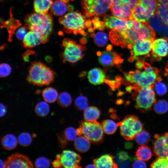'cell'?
<instances>
[{"label":"cell","instance_id":"6da1fadb","mask_svg":"<svg viewBox=\"0 0 168 168\" xmlns=\"http://www.w3.org/2000/svg\"><path fill=\"white\" fill-rule=\"evenodd\" d=\"M109 36L114 45L130 49L133 43L139 40L148 39L154 40L156 33L147 22L129 20L126 27L111 30Z\"/></svg>","mask_w":168,"mask_h":168},{"label":"cell","instance_id":"7a4b0ae2","mask_svg":"<svg viewBox=\"0 0 168 168\" xmlns=\"http://www.w3.org/2000/svg\"><path fill=\"white\" fill-rule=\"evenodd\" d=\"M25 21L27 29L40 35L43 44L48 41L53 25V19L50 14L35 12L27 15Z\"/></svg>","mask_w":168,"mask_h":168},{"label":"cell","instance_id":"3957f363","mask_svg":"<svg viewBox=\"0 0 168 168\" xmlns=\"http://www.w3.org/2000/svg\"><path fill=\"white\" fill-rule=\"evenodd\" d=\"M86 17L78 12H71L61 16L59 22L66 33L86 36L85 30L92 27V21L87 19Z\"/></svg>","mask_w":168,"mask_h":168},{"label":"cell","instance_id":"277c9868","mask_svg":"<svg viewBox=\"0 0 168 168\" xmlns=\"http://www.w3.org/2000/svg\"><path fill=\"white\" fill-rule=\"evenodd\" d=\"M143 71L139 69L124 73L126 81L140 86H153L159 77L157 69L146 62H143Z\"/></svg>","mask_w":168,"mask_h":168},{"label":"cell","instance_id":"5b68a950","mask_svg":"<svg viewBox=\"0 0 168 168\" xmlns=\"http://www.w3.org/2000/svg\"><path fill=\"white\" fill-rule=\"evenodd\" d=\"M55 72L42 62L31 63L26 80L30 84L39 86L48 85L54 80Z\"/></svg>","mask_w":168,"mask_h":168},{"label":"cell","instance_id":"8992f818","mask_svg":"<svg viewBox=\"0 0 168 168\" xmlns=\"http://www.w3.org/2000/svg\"><path fill=\"white\" fill-rule=\"evenodd\" d=\"M152 86H140L135 84L133 86L135 91L132 96V99L135 101V107L141 112L149 110L156 101Z\"/></svg>","mask_w":168,"mask_h":168},{"label":"cell","instance_id":"52a82bcc","mask_svg":"<svg viewBox=\"0 0 168 168\" xmlns=\"http://www.w3.org/2000/svg\"><path fill=\"white\" fill-rule=\"evenodd\" d=\"M62 46L64 51L60 53V57L63 63L77 62L83 57V51L86 49L84 46L77 44L74 40L68 38L63 40Z\"/></svg>","mask_w":168,"mask_h":168},{"label":"cell","instance_id":"ba28073f","mask_svg":"<svg viewBox=\"0 0 168 168\" xmlns=\"http://www.w3.org/2000/svg\"><path fill=\"white\" fill-rule=\"evenodd\" d=\"M83 12L87 17L102 16L110 9L112 0H81Z\"/></svg>","mask_w":168,"mask_h":168},{"label":"cell","instance_id":"9c48e42d","mask_svg":"<svg viewBox=\"0 0 168 168\" xmlns=\"http://www.w3.org/2000/svg\"><path fill=\"white\" fill-rule=\"evenodd\" d=\"M118 125L120 126L121 135L128 141L133 140L143 127V124L138 118L132 115L126 116Z\"/></svg>","mask_w":168,"mask_h":168},{"label":"cell","instance_id":"30bf717a","mask_svg":"<svg viewBox=\"0 0 168 168\" xmlns=\"http://www.w3.org/2000/svg\"><path fill=\"white\" fill-rule=\"evenodd\" d=\"M140 0H112L110 10L113 16L124 20H133L132 12Z\"/></svg>","mask_w":168,"mask_h":168},{"label":"cell","instance_id":"8fae6325","mask_svg":"<svg viewBox=\"0 0 168 168\" xmlns=\"http://www.w3.org/2000/svg\"><path fill=\"white\" fill-rule=\"evenodd\" d=\"M80 127L82 129L83 134L93 143L97 144L103 140L104 132L101 124L96 121H82Z\"/></svg>","mask_w":168,"mask_h":168},{"label":"cell","instance_id":"7c38bea8","mask_svg":"<svg viewBox=\"0 0 168 168\" xmlns=\"http://www.w3.org/2000/svg\"><path fill=\"white\" fill-rule=\"evenodd\" d=\"M153 41L150 39H141L134 43L130 49L131 56L129 61H133L142 56H149L152 50Z\"/></svg>","mask_w":168,"mask_h":168},{"label":"cell","instance_id":"4fadbf2b","mask_svg":"<svg viewBox=\"0 0 168 168\" xmlns=\"http://www.w3.org/2000/svg\"><path fill=\"white\" fill-rule=\"evenodd\" d=\"M56 159L60 160L62 166L66 168H79L81 158L76 152L70 150L63 151L61 154L56 156Z\"/></svg>","mask_w":168,"mask_h":168},{"label":"cell","instance_id":"5bb4252c","mask_svg":"<svg viewBox=\"0 0 168 168\" xmlns=\"http://www.w3.org/2000/svg\"><path fill=\"white\" fill-rule=\"evenodd\" d=\"M153 150L155 155L159 157L168 158V133L160 135L155 134Z\"/></svg>","mask_w":168,"mask_h":168},{"label":"cell","instance_id":"9a60e30c","mask_svg":"<svg viewBox=\"0 0 168 168\" xmlns=\"http://www.w3.org/2000/svg\"><path fill=\"white\" fill-rule=\"evenodd\" d=\"M6 168L33 167V166L29 158L19 153H16L9 156L5 161Z\"/></svg>","mask_w":168,"mask_h":168},{"label":"cell","instance_id":"2e32d148","mask_svg":"<svg viewBox=\"0 0 168 168\" xmlns=\"http://www.w3.org/2000/svg\"><path fill=\"white\" fill-rule=\"evenodd\" d=\"M98 60L101 65L106 67L119 66L123 61L120 56L115 52L107 50L101 53Z\"/></svg>","mask_w":168,"mask_h":168},{"label":"cell","instance_id":"e0dca14e","mask_svg":"<svg viewBox=\"0 0 168 168\" xmlns=\"http://www.w3.org/2000/svg\"><path fill=\"white\" fill-rule=\"evenodd\" d=\"M168 54V41L165 37L154 40L151 54L154 58L159 59Z\"/></svg>","mask_w":168,"mask_h":168},{"label":"cell","instance_id":"ac0fdd59","mask_svg":"<svg viewBox=\"0 0 168 168\" xmlns=\"http://www.w3.org/2000/svg\"><path fill=\"white\" fill-rule=\"evenodd\" d=\"M154 13L151 12L139 2L133 9V20L140 22H147Z\"/></svg>","mask_w":168,"mask_h":168},{"label":"cell","instance_id":"d6986e66","mask_svg":"<svg viewBox=\"0 0 168 168\" xmlns=\"http://www.w3.org/2000/svg\"><path fill=\"white\" fill-rule=\"evenodd\" d=\"M128 20L107 15L104 17L103 21L106 27L112 30L120 29L126 27L128 25Z\"/></svg>","mask_w":168,"mask_h":168},{"label":"cell","instance_id":"ffe728a7","mask_svg":"<svg viewBox=\"0 0 168 168\" xmlns=\"http://www.w3.org/2000/svg\"><path fill=\"white\" fill-rule=\"evenodd\" d=\"M106 77L105 72L100 68H92L88 73L87 78L89 81L94 85L103 83L106 80Z\"/></svg>","mask_w":168,"mask_h":168},{"label":"cell","instance_id":"44dd1931","mask_svg":"<svg viewBox=\"0 0 168 168\" xmlns=\"http://www.w3.org/2000/svg\"><path fill=\"white\" fill-rule=\"evenodd\" d=\"M22 40L23 46L26 49H31L42 43L40 35L31 30L27 33Z\"/></svg>","mask_w":168,"mask_h":168},{"label":"cell","instance_id":"7402d4cb","mask_svg":"<svg viewBox=\"0 0 168 168\" xmlns=\"http://www.w3.org/2000/svg\"><path fill=\"white\" fill-rule=\"evenodd\" d=\"M114 157L111 155L106 154L95 159L93 163L96 167L100 168H117V165L114 161Z\"/></svg>","mask_w":168,"mask_h":168},{"label":"cell","instance_id":"603a6c76","mask_svg":"<svg viewBox=\"0 0 168 168\" xmlns=\"http://www.w3.org/2000/svg\"><path fill=\"white\" fill-rule=\"evenodd\" d=\"M156 11L162 21L168 26V0H157Z\"/></svg>","mask_w":168,"mask_h":168},{"label":"cell","instance_id":"cb8c5ba5","mask_svg":"<svg viewBox=\"0 0 168 168\" xmlns=\"http://www.w3.org/2000/svg\"><path fill=\"white\" fill-rule=\"evenodd\" d=\"M54 0H34V7L35 12L46 14L50 9Z\"/></svg>","mask_w":168,"mask_h":168},{"label":"cell","instance_id":"d4e9b609","mask_svg":"<svg viewBox=\"0 0 168 168\" xmlns=\"http://www.w3.org/2000/svg\"><path fill=\"white\" fill-rule=\"evenodd\" d=\"M91 142L84 136L80 135L75 140L74 147L78 151L80 152H85L90 149Z\"/></svg>","mask_w":168,"mask_h":168},{"label":"cell","instance_id":"484cf974","mask_svg":"<svg viewBox=\"0 0 168 168\" xmlns=\"http://www.w3.org/2000/svg\"><path fill=\"white\" fill-rule=\"evenodd\" d=\"M66 3L60 0H54L50 8L51 12L56 16H63L68 9Z\"/></svg>","mask_w":168,"mask_h":168},{"label":"cell","instance_id":"4316f807","mask_svg":"<svg viewBox=\"0 0 168 168\" xmlns=\"http://www.w3.org/2000/svg\"><path fill=\"white\" fill-rule=\"evenodd\" d=\"M135 156L138 159L147 162L152 157L153 154L148 147L142 145L137 148L135 152Z\"/></svg>","mask_w":168,"mask_h":168},{"label":"cell","instance_id":"83f0119b","mask_svg":"<svg viewBox=\"0 0 168 168\" xmlns=\"http://www.w3.org/2000/svg\"><path fill=\"white\" fill-rule=\"evenodd\" d=\"M18 143L16 136L12 134H8L2 138L1 143L2 147L7 150H11L15 148Z\"/></svg>","mask_w":168,"mask_h":168},{"label":"cell","instance_id":"f1b7e54d","mask_svg":"<svg viewBox=\"0 0 168 168\" xmlns=\"http://www.w3.org/2000/svg\"><path fill=\"white\" fill-rule=\"evenodd\" d=\"M100 111L97 107L91 106L87 108L84 111V120L88 121H94L98 119L100 115Z\"/></svg>","mask_w":168,"mask_h":168},{"label":"cell","instance_id":"f546056e","mask_svg":"<svg viewBox=\"0 0 168 168\" xmlns=\"http://www.w3.org/2000/svg\"><path fill=\"white\" fill-rule=\"evenodd\" d=\"M42 96L45 101L50 103L55 101L58 96L57 91L50 87L46 88L43 90Z\"/></svg>","mask_w":168,"mask_h":168},{"label":"cell","instance_id":"4dcf8cb0","mask_svg":"<svg viewBox=\"0 0 168 168\" xmlns=\"http://www.w3.org/2000/svg\"><path fill=\"white\" fill-rule=\"evenodd\" d=\"M50 111L48 103L45 101H41L38 103L35 108L36 114L40 117H44L47 115Z\"/></svg>","mask_w":168,"mask_h":168},{"label":"cell","instance_id":"1f68e13d","mask_svg":"<svg viewBox=\"0 0 168 168\" xmlns=\"http://www.w3.org/2000/svg\"><path fill=\"white\" fill-rule=\"evenodd\" d=\"M104 132L108 134H111L116 131L118 126L114 121L107 119L103 121L101 124Z\"/></svg>","mask_w":168,"mask_h":168},{"label":"cell","instance_id":"d6a6232c","mask_svg":"<svg viewBox=\"0 0 168 168\" xmlns=\"http://www.w3.org/2000/svg\"><path fill=\"white\" fill-rule=\"evenodd\" d=\"M91 36L93 38L95 44L99 47L105 46L108 41V36L105 33L98 32L96 33H92Z\"/></svg>","mask_w":168,"mask_h":168},{"label":"cell","instance_id":"836d02e7","mask_svg":"<svg viewBox=\"0 0 168 168\" xmlns=\"http://www.w3.org/2000/svg\"><path fill=\"white\" fill-rule=\"evenodd\" d=\"M135 138L136 143L139 145H145L149 142L151 136L148 131L142 129L137 134Z\"/></svg>","mask_w":168,"mask_h":168},{"label":"cell","instance_id":"e575fe53","mask_svg":"<svg viewBox=\"0 0 168 168\" xmlns=\"http://www.w3.org/2000/svg\"><path fill=\"white\" fill-rule=\"evenodd\" d=\"M154 104V110L157 114H163L168 111V102L165 100H159Z\"/></svg>","mask_w":168,"mask_h":168},{"label":"cell","instance_id":"d590c367","mask_svg":"<svg viewBox=\"0 0 168 168\" xmlns=\"http://www.w3.org/2000/svg\"><path fill=\"white\" fill-rule=\"evenodd\" d=\"M57 102L60 106L63 107H67L72 103V97L68 93L66 92H63L61 93L58 96Z\"/></svg>","mask_w":168,"mask_h":168},{"label":"cell","instance_id":"8d00e7d4","mask_svg":"<svg viewBox=\"0 0 168 168\" xmlns=\"http://www.w3.org/2000/svg\"><path fill=\"white\" fill-rule=\"evenodd\" d=\"M18 143L21 146L26 147L29 146L32 142L31 135L27 132L21 133L17 138Z\"/></svg>","mask_w":168,"mask_h":168},{"label":"cell","instance_id":"74e56055","mask_svg":"<svg viewBox=\"0 0 168 168\" xmlns=\"http://www.w3.org/2000/svg\"><path fill=\"white\" fill-rule=\"evenodd\" d=\"M74 104L77 110H85L88 105L87 98L83 96H80L76 99Z\"/></svg>","mask_w":168,"mask_h":168},{"label":"cell","instance_id":"f35d334b","mask_svg":"<svg viewBox=\"0 0 168 168\" xmlns=\"http://www.w3.org/2000/svg\"><path fill=\"white\" fill-rule=\"evenodd\" d=\"M161 79L159 77L154 84L155 90L157 94L160 96L165 94L167 91L166 85L161 82Z\"/></svg>","mask_w":168,"mask_h":168},{"label":"cell","instance_id":"ab89813d","mask_svg":"<svg viewBox=\"0 0 168 168\" xmlns=\"http://www.w3.org/2000/svg\"><path fill=\"white\" fill-rule=\"evenodd\" d=\"M150 167L168 168V158L158 157L151 164Z\"/></svg>","mask_w":168,"mask_h":168},{"label":"cell","instance_id":"60d3db41","mask_svg":"<svg viewBox=\"0 0 168 168\" xmlns=\"http://www.w3.org/2000/svg\"><path fill=\"white\" fill-rule=\"evenodd\" d=\"M139 2L154 13L156 11L157 0H140Z\"/></svg>","mask_w":168,"mask_h":168},{"label":"cell","instance_id":"b9f144b4","mask_svg":"<svg viewBox=\"0 0 168 168\" xmlns=\"http://www.w3.org/2000/svg\"><path fill=\"white\" fill-rule=\"evenodd\" d=\"M35 167L38 168H46L49 167L51 165L50 161L44 156L37 158L35 162Z\"/></svg>","mask_w":168,"mask_h":168},{"label":"cell","instance_id":"7bdbcfd3","mask_svg":"<svg viewBox=\"0 0 168 168\" xmlns=\"http://www.w3.org/2000/svg\"><path fill=\"white\" fill-rule=\"evenodd\" d=\"M64 135L68 141H73L77 138V134L76 130L72 127H69L65 130Z\"/></svg>","mask_w":168,"mask_h":168},{"label":"cell","instance_id":"ee69618b","mask_svg":"<svg viewBox=\"0 0 168 168\" xmlns=\"http://www.w3.org/2000/svg\"><path fill=\"white\" fill-rule=\"evenodd\" d=\"M12 69L10 65L7 63H3L0 65V76L4 77L9 75L11 73Z\"/></svg>","mask_w":168,"mask_h":168},{"label":"cell","instance_id":"f6af8a7d","mask_svg":"<svg viewBox=\"0 0 168 168\" xmlns=\"http://www.w3.org/2000/svg\"><path fill=\"white\" fill-rule=\"evenodd\" d=\"M117 158L118 162L129 160L134 161L136 159L135 157H130L128 153L124 151H121L119 152L117 154Z\"/></svg>","mask_w":168,"mask_h":168},{"label":"cell","instance_id":"bcb514c9","mask_svg":"<svg viewBox=\"0 0 168 168\" xmlns=\"http://www.w3.org/2000/svg\"><path fill=\"white\" fill-rule=\"evenodd\" d=\"M92 21L94 29H96L100 30H103L106 27L104 22L100 21L98 17H94Z\"/></svg>","mask_w":168,"mask_h":168},{"label":"cell","instance_id":"7dc6e473","mask_svg":"<svg viewBox=\"0 0 168 168\" xmlns=\"http://www.w3.org/2000/svg\"><path fill=\"white\" fill-rule=\"evenodd\" d=\"M26 27H21L17 29L16 32V35L17 38L20 40H23L27 33Z\"/></svg>","mask_w":168,"mask_h":168},{"label":"cell","instance_id":"c3c4849f","mask_svg":"<svg viewBox=\"0 0 168 168\" xmlns=\"http://www.w3.org/2000/svg\"><path fill=\"white\" fill-rule=\"evenodd\" d=\"M132 167L134 168H146L147 165L144 161L135 159L132 164Z\"/></svg>","mask_w":168,"mask_h":168},{"label":"cell","instance_id":"681fc988","mask_svg":"<svg viewBox=\"0 0 168 168\" xmlns=\"http://www.w3.org/2000/svg\"><path fill=\"white\" fill-rule=\"evenodd\" d=\"M35 54V52L30 49L27 50L22 54V57L24 62H28L29 61L30 56Z\"/></svg>","mask_w":168,"mask_h":168},{"label":"cell","instance_id":"f907efd6","mask_svg":"<svg viewBox=\"0 0 168 168\" xmlns=\"http://www.w3.org/2000/svg\"><path fill=\"white\" fill-rule=\"evenodd\" d=\"M132 160L118 162V164L120 167H129L131 162Z\"/></svg>","mask_w":168,"mask_h":168},{"label":"cell","instance_id":"816d5d0a","mask_svg":"<svg viewBox=\"0 0 168 168\" xmlns=\"http://www.w3.org/2000/svg\"><path fill=\"white\" fill-rule=\"evenodd\" d=\"M7 109L6 106L3 104L1 103L0 105V116H3L6 114Z\"/></svg>","mask_w":168,"mask_h":168},{"label":"cell","instance_id":"f5cc1de1","mask_svg":"<svg viewBox=\"0 0 168 168\" xmlns=\"http://www.w3.org/2000/svg\"><path fill=\"white\" fill-rule=\"evenodd\" d=\"M52 165L54 167H60L62 166L61 162L59 159H56L52 162Z\"/></svg>","mask_w":168,"mask_h":168},{"label":"cell","instance_id":"db71d44e","mask_svg":"<svg viewBox=\"0 0 168 168\" xmlns=\"http://www.w3.org/2000/svg\"><path fill=\"white\" fill-rule=\"evenodd\" d=\"M133 146L132 143L129 142H127L125 143V147L127 149H129L132 147Z\"/></svg>","mask_w":168,"mask_h":168},{"label":"cell","instance_id":"11a10c76","mask_svg":"<svg viewBox=\"0 0 168 168\" xmlns=\"http://www.w3.org/2000/svg\"><path fill=\"white\" fill-rule=\"evenodd\" d=\"M76 131L78 135L80 136L83 134L82 129L80 127L79 128L77 129Z\"/></svg>","mask_w":168,"mask_h":168},{"label":"cell","instance_id":"9f6ffc18","mask_svg":"<svg viewBox=\"0 0 168 168\" xmlns=\"http://www.w3.org/2000/svg\"><path fill=\"white\" fill-rule=\"evenodd\" d=\"M0 168H6V164L5 161H3L2 160L0 159Z\"/></svg>","mask_w":168,"mask_h":168},{"label":"cell","instance_id":"6f0895ef","mask_svg":"<svg viewBox=\"0 0 168 168\" xmlns=\"http://www.w3.org/2000/svg\"><path fill=\"white\" fill-rule=\"evenodd\" d=\"M86 168H96V165L94 164H89L88 165H87L86 167Z\"/></svg>","mask_w":168,"mask_h":168},{"label":"cell","instance_id":"680465c9","mask_svg":"<svg viewBox=\"0 0 168 168\" xmlns=\"http://www.w3.org/2000/svg\"><path fill=\"white\" fill-rule=\"evenodd\" d=\"M112 46L111 45L109 44L106 47V49L107 50L111 51L112 49Z\"/></svg>","mask_w":168,"mask_h":168},{"label":"cell","instance_id":"91938a15","mask_svg":"<svg viewBox=\"0 0 168 168\" xmlns=\"http://www.w3.org/2000/svg\"><path fill=\"white\" fill-rule=\"evenodd\" d=\"M61 1L66 3H68V2L69 1H73L74 0H60Z\"/></svg>","mask_w":168,"mask_h":168},{"label":"cell","instance_id":"94428289","mask_svg":"<svg viewBox=\"0 0 168 168\" xmlns=\"http://www.w3.org/2000/svg\"><path fill=\"white\" fill-rule=\"evenodd\" d=\"M101 53L100 52H99V51H98L97 52V55H98V56H100L101 55Z\"/></svg>","mask_w":168,"mask_h":168},{"label":"cell","instance_id":"6125c7cd","mask_svg":"<svg viewBox=\"0 0 168 168\" xmlns=\"http://www.w3.org/2000/svg\"><path fill=\"white\" fill-rule=\"evenodd\" d=\"M166 66V70L168 71V63L167 64Z\"/></svg>","mask_w":168,"mask_h":168}]
</instances>
